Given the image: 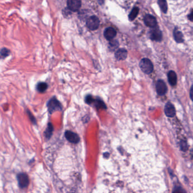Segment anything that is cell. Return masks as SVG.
<instances>
[{
  "instance_id": "obj_1",
  "label": "cell",
  "mask_w": 193,
  "mask_h": 193,
  "mask_svg": "<svg viewBox=\"0 0 193 193\" xmlns=\"http://www.w3.org/2000/svg\"><path fill=\"white\" fill-rule=\"evenodd\" d=\"M47 107L49 112L50 114H52L56 111L61 110L62 109V106L61 103L55 97L52 98L48 101L47 103Z\"/></svg>"
},
{
  "instance_id": "obj_2",
  "label": "cell",
  "mask_w": 193,
  "mask_h": 193,
  "mask_svg": "<svg viewBox=\"0 0 193 193\" xmlns=\"http://www.w3.org/2000/svg\"><path fill=\"white\" fill-rule=\"evenodd\" d=\"M140 67L146 74H150L154 70V66L149 59H142L140 63Z\"/></svg>"
},
{
  "instance_id": "obj_3",
  "label": "cell",
  "mask_w": 193,
  "mask_h": 193,
  "mask_svg": "<svg viewBox=\"0 0 193 193\" xmlns=\"http://www.w3.org/2000/svg\"><path fill=\"white\" fill-rule=\"evenodd\" d=\"M100 21L99 18L95 15L90 16L86 21V26L91 31L96 30L98 28Z\"/></svg>"
},
{
  "instance_id": "obj_4",
  "label": "cell",
  "mask_w": 193,
  "mask_h": 193,
  "mask_svg": "<svg viewBox=\"0 0 193 193\" xmlns=\"http://www.w3.org/2000/svg\"><path fill=\"white\" fill-rule=\"evenodd\" d=\"M150 38L153 41L160 42L162 40V32L158 26L151 28L150 31Z\"/></svg>"
},
{
  "instance_id": "obj_5",
  "label": "cell",
  "mask_w": 193,
  "mask_h": 193,
  "mask_svg": "<svg viewBox=\"0 0 193 193\" xmlns=\"http://www.w3.org/2000/svg\"><path fill=\"white\" fill-rule=\"evenodd\" d=\"M18 184L19 187L21 189H24L27 188L29 183V177L26 173H21L17 176Z\"/></svg>"
},
{
  "instance_id": "obj_6",
  "label": "cell",
  "mask_w": 193,
  "mask_h": 193,
  "mask_svg": "<svg viewBox=\"0 0 193 193\" xmlns=\"http://www.w3.org/2000/svg\"><path fill=\"white\" fill-rule=\"evenodd\" d=\"M167 87L164 81L159 79L156 83V91L157 93L160 96L164 95L167 92Z\"/></svg>"
},
{
  "instance_id": "obj_7",
  "label": "cell",
  "mask_w": 193,
  "mask_h": 193,
  "mask_svg": "<svg viewBox=\"0 0 193 193\" xmlns=\"http://www.w3.org/2000/svg\"><path fill=\"white\" fill-rule=\"evenodd\" d=\"M67 3L68 8L72 11H78L81 6V1L79 0H68Z\"/></svg>"
},
{
  "instance_id": "obj_8",
  "label": "cell",
  "mask_w": 193,
  "mask_h": 193,
  "mask_svg": "<svg viewBox=\"0 0 193 193\" xmlns=\"http://www.w3.org/2000/svg\"><path fill=\"white\" fill-rule=\"evenodd\" d=\"M144 23L145 25L151 28L157 26V21L155 17L150 14H146L144 17Z\"/></svg>"
},
{
  "instance_id": "obj_9",
  "label": "cell",
  "mask_w": 193,
  "mask_h": 193,
  "mask_svg": "<svg viewBox=\"0 0 193 193\" xmlns=\"http://www.w3.org/2000/svg\"><path fill=\"white\" fill-rule=\"evenodd\" d=\"M164 113L168 117H173L176 115V109L171 102H167L164 107Z\"/></svg>"
},
{
  "instance_id": "obj_10",
  "label": "cell",
  "mask_w": 193,
  "mask_h": 193,
  "mask_svg": "<svg viewBox=\"0 0 193 193\" xmlns=\"http://www.w3.org/2000/svg\"><path fill=\"white\" fill-rule=\"evenodd\" d=\"M65 137L69 142L72 143H77L80 141L78 135L71 131H66L65 132Z\"/></svg>"
},
{
  "instance_id": "obj_11",
  "label": "cell",
  "mask_w": 193,
  "mask_h": 193,
  "mask_svg": "<svg viewBox=\"0 0 193 193\" xmlns=\"http://www.w3.org/2000/svg\"><path fill=\"white\" fill-rule=\"evenodd\" d=\"M116 35V30L111 27H107L104 31V36L107 40H112Z\"/></svg>"
},
{
  "instance_id": "obj_12",
  "label": "cell",
  "mask_w": 193,
  "mask_h": 193,
  "mask_svg": "<svg viewBox=\"0 0 193 193\" xmlns=\"http://www.w3.org/2000/svg\"><path fill=\"white\" fill-rule=\"evenodd\" d=\"M128 56V52L126 49L120 48L118 49L115 54V57L118 60H124Z\"/></svg>"
},
{
  "instance_id": "obj_13",
  "label": "cell",
  "mask_w": 193,
  "mask_h": 193,
  "mask_svg": "<svg viewBox=\"0 0 193 193\" xmlns=\"http://www.w3.org/2000/svg\"><path fill=\"white\" fill-rule=\"evenodd\" d=\"M173 37L176 43H182L184 41L182 33L180 30H178L177 27H175L173 30Z\"/></svg>"
},
{
  "instance_id": "obj_14",
  "label": "cell",
  "mask_w": 193,
  "mask_h": 193,
  "mask_svg": "<svg viewBox=\"0 0 193 193\" xmlns=\"http://www.w3.org/2000/svg\"><path fill=\"white\" fill-rule=\"evenodd\" d=\"M167 77L168 81L170 85L172 86H176L177 82V77L175 71L173 70L170 71L167 74Z\"/></svg>"
},
{
  "instance_id": "obj_15",
  "label": "cell",
  "mask_w": 193,
  "mask_h": 193,
  "mask_svg": "<svg viewBox=\"0 0 193 193\" xmlns=\"http://www.w3.org/2000/svg\"><path fill=\"white\" fill-rule=\"evenodd\" d=\"M140 9L138 7H134L132 11H130V14H129L128 18L129 20L130 21H132L133 20H134V19L137 17V16L138 14Z\"/></svg>"
},
{
  "instance_id": "obj_16",
  "label": "cell",
  "mask_w": 193,
  "mask_h": 193,
  "mask_svg": "<svg viewBox=\"0 0 193 193\" xmlns=\"http://www.w3.org/2000/svg\"><path fill=\"white\" fill-rule=\"evenodd\" d=\"M158 3L161 10L164 14H166L168 11V5H167V1L165 0H159L158 1Z\"/></svg>"
},
{
  "instance_id": "obj_17",
  "label": "cell",
  "mask_w": 193,
  "mask_h": 193,
  "mask_svg": "<svg viewBox=\"0 0 193 193\" xmlns=\"http://www.w3.org/2000/svg\"><path fill=\"white\" fill-rule=\"evenodd\" d=\"M48 85L45 82H39L37 83L36 86V89L38 92L40 93H43L46 91V90L47 89Z\"/></svg>"
},
{
  "instance_id": "obj_18",
  "label": "cell",
  "mask_w": 193,
  "mask_h": 193,
  "mask_svg": "<svg viewBox=\"0 0 193 193\" xmlns=\"http://www.w3.org/2000/svg\"><path fill=\"white\" fill-rule=\"evenodd\" d=\"M94 105L97 109H106V106L105 103L101 99H94L93 102Z\"/></svg>"
},
{
  "instance_id": "obj_19",
  "label": "cell",
  "mask_w": 193,
  "mask_h": 193,
  "mask_svg": "<svg viewBox=\"0 0 193 193\" xmlns=\"http://www.w3.org/2000/svg\"><path fill=\"white\" fill-rule=\"evenodd\" d=\"M53 126L51 123H49L47 126V128L45 131V136L46 138L49 139L53 133Z\"/></svg>"
},
{
  "instance_id": "obj_20",
  "label": "cell",
  "mask_w": 193,
  "mask_h": 193,
  "mask_svg": "<svg viewBox=\"0 0 193 193\" xmlns=\"http://www.w3.org/2000/svg\"><path fill=\"white\" fill-rule=\"evenodd\" d=\"M10 54V49L6 48H3L0 50V56L2 58H6Z\"/></svg>"
},
{
  "instance_id": "obj_21",
  "label": "cell",
  "mask_w": 193,
  "mask_h": 193,
  "mask_svg": "<svg viewBox=\"0 0 193 193\" xmlns=\"http://www.w3.org/2000/svg\"><path fill=\"white\" fill-rule=\"evenodd\" d=\"M119 44L118 43V42L116 40H111L109 43V46H110V48L112 50H114V49H116V48H118L119 46Z\"/></svg>"
},
{
  "instance_id": "obj_22",
  "label": "cell",
  "mask_w": 193,
  "mask_h": 193,
  "mask_svg": "<svg viewBox=\"0 0 193 193\" xmlns=\"http://www.w3.org/2000/svg\"><path fill=\"white\" fill-rule=\"evenodd\" d=\"M27 114H28L29 119L31 120V122L33 124H36V118H35V117L33 116V115L32 114V113L28 109H27Z\"/></svg>"
},
{
  "instance_id": "obj_23",
  "label": "cell",
  "mask_w": 193,
  "mask_h": 193,
  "mask_svg": "<svg viewBox=\"0 0 193 193\" xmlns=\"http://www.w3.org/2000/svg\"><path fill=\"white\" fill-rule=\"evenodd\" d=\"M85 101L86 104H87L89 105H90L92 103H93V102L94 101V99H93V98L91 95H87L86 96Z\"/></svg>"
},
{
  "instance_id": "obj_24",
  "label": "cell",
  "mask_w": 193,
  "mask_h": 193,
  "mask_svg": "<svg viewBox=\"0 0 193 193\" xmlns=\"http://www.w3.org/2000/svg\"><path fill=\"white\" fill-rule=\"evenodd\" d=\"M185 191L184 190H183L181 188H180V187H178V188H175L174 190L173 191V193H185Z\"/></svg>"
},
{
  "instance_id": "obj_25",
  "label": "cell",
  "mask_w": 193,
  "mask_h": 193,
  "mask_svg": "<svg viewBox=\"0 0 193 193\" xmlns=\"http://www.w3.org/2000/svg\"><path fill=\"white\" fill-rule=\"evenodd\" d=\"M181 147L182 150H186L188 149L186 143L185 142H181Z\"/></svg>"
},
{
  "instance_id": "obj_26",
  "label": "cell",
  "mask_w": 193,
  "mask_h": 193,
  "mask_svg": "<svg viewBox=\"0 0 193 193\" xmlns=\"http://www.w3.org/2000/svg\"><path fill=\"white\" fill-rule=\"evenodd\" d=\"M188 17L189 20H190V21H193V9L190 11L189 14L188 15Z\"/></svg>"
},
{
  "instance_id": "obj_27",
  "label": "cell",
  "mask_w": 193,
  "mask_h": 193,
  "mask_svg": "<svg viewBox=\"0 0 193 193\" xmlns=\"http://www.w3.org/2000/svg\"><path fill=\"white\" fill-rule=\"evenodd\" d=\"M190 98L193 102V85L191 87L190 90Z\"/></svg>"
}]
</instances>
